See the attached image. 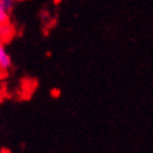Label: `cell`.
I'll return each mask as SVG.
<instances>
[{
    "label": "cell",
    "mask_w": 153,
    "mask_h": 153,
    "mask_svg": "<svg viewBox=\"0 0 153 153\" xmlns=\"http://www.w3.org/2000/svg\"><path fill=\"white\" fill-rule=\"evenodd\" d=\"M11 68V58L4 48V42L0 39V72H6Z\"/></svg>",
    "instance_id": "obj_1"
},
{
    "label": "cell",
    "mask_w": 153,
    "mask_h": 153,
    "mask_svg": "<svg viewBox=\"0 0 153 153\" xmlns=\"http://www.w3.org/2000/svg\"><path fill=\"white\" fill-rule=\"evenodd\" d=\"M3 3H4V6H6V9L9 10H11L13 9V0H3Z\"/></svg>",
    "instance_id": "obj_4"
},
{
    "label": "cell",
    "mask_w": 153,
    "mask_h": 153,
    "mask_svg": "<svg viewBox=\"0 0 153 153\" xmlns=\"http://www.w3.org/2000/svg\"><path fill=\"white\" fill-rule=\"evenodd\" d=\"M11 37H13V27L9 24V21L0 24V39L4 42L7 39H10Z\"/></svg>",
    "instance_id": "obj_2"
},
{
    "label": "cell",
    "mask_w": 153,
    "mask_h": 153,
    "mask_svg": "<svg viewBox=\"0 0 153 153\" xmlns=\"http://www.w3.org/2000/svg\"><path fill=\"white\" fill-rule=\"evenodd\" d=\"M9 21V10L6 9L3 0H0V24Z\"/></svg>",
    "instance_id": "obj_3"
}]
</instances>
